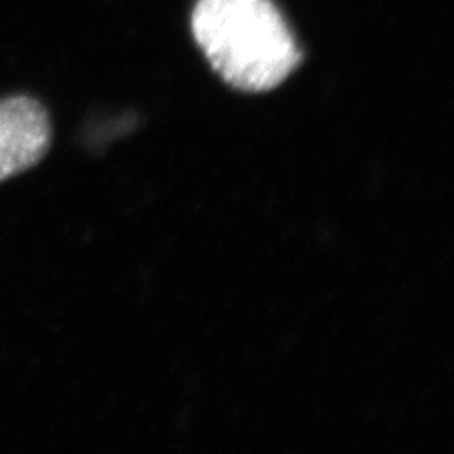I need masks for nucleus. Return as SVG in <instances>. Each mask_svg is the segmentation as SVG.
<instances>
[{"label": "nucleus", "mask_w": 454, "mask_h": 454, "mask_svg": "<svg viewBox=\"0 0 454 454\" xmlns=\"http://www.w3.org/2000/svg\"><path fill=\"white\" fill-rule=\"evenodd\" d=\"M191 29L212 69L244 93L275 90L303 61L273 0H197Z\"/></svg>", "instance_id": "nucleus-1"}, {"label": "nucleus", "mask_w": 454, "mask_h": 454, "mask_svg": "<svg viewBox=\"0 0 454 454\" xmlns=\"http://www.w3.org/2000/svg\"><path fill=\"white\" fill-rule=\"evenodd\" d=\"M52 130L46 108L31 97L0 99V182L41 162Z\"/></svg>", "instance_id": "nucleus-2"}]
</instances>
